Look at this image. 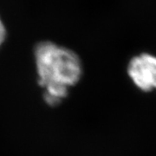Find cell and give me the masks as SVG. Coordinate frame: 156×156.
Segmentation results:
<instances>
[{
  "label": "cell",
  "mask_w": 156,
  "mask_h": 156,
  "mask_svg": "<svg viewBox=\"0 0 156 156\" xmlns=\"http://www.w3.org/2000/svg\"><path fill=\"white\" fill-rule=\"evenodd\" d=\"M6 37H7V30L5 23L0 16V48L5 44Z\"/></svg>",
  "instance_id": "cell-3"
},
{
  "label": "cell",
  "mask_w": 156,
  "mask_h": 156,
  "mask_svg": "<svg viewBox=\"0 0 156 156\" xmlns=\"http://www.w3.org/2000/svg\"><path fill=\"white\" fill-rule=\"evenodd\" d=\"M37 83L49 106H56L67 98L69 89L83 76V64L74 50L52 41H41L34 48Z\"/></svg>",
  "instance_id": "cell-1"
},
{
  "label": "cell",
  "mask_w": 156,
  "mask_h": 156,
  "mask_svg": "<svg viewBox=\"0 0 156 156\" xmlns=\"http://www.w3.org/2000/svg\"><path fill=\"white\" fill-rule=\"evenodd\" d=\"M127 74L140 90H156V56L147 52L134 56L128 62Z\"/></svg>",
  "instance_id": "cell-2"
}]
</instances>
